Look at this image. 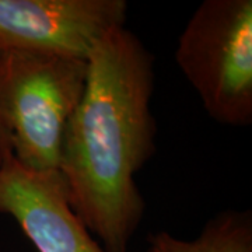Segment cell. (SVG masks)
Returning a JSON list of instances; mask_svg holds the SVG:
<instances>
[{
  "label": "cell",
  "instance_id": "obj_6",
  "mask_svg": "<svg viewBox=\"0 0 252 252\" xmlns=\"http://www.w3.org/2000/svg\"><path fill=\"white\" fill-rule=\"evenodd\" d=\"M146 252H252L250 210H224L210 219L193 240L177 238L167 231L149 235Z\"/></svg>",
  "mask_w": 252,
  "mask_h": 252
},
{
  "label": "cell",
  "instance_id": "obj_2",
  "mask_svg": "<svg viewBox=\"0 0 252 252\" xmlns=\"http://www.w3.org/2000/svg\"><path fill=\"white\" fill-rule=\"evenodd\" d=\"M86 79L87 61L0 49V132L23 167L59 171L63 135Z\"/></svg>",
  "mask_w": 252,
  "mask_h": 252
},
{
  "label": "cell",
  "instance_id": "obj_1",
  "mask_svg": "<svg viewBox=\"0 0 252 252\" xmlns=\"http://www.w3.org/2000/svg\"><path fill=\"white\" fill-rule=\"evenodd\" d=\"M154 56L126 27L87 58V79L63 135L59 172L69 202L105 252H127L146 203L135 182L156 153Z\"/></svg>",
  "mask_w": 252,
  "mask_h": 252
},
{
  "label": "cell",
  "instance_id": "obj_3",
  "mask_svg": "<svg viewBox=\"0 0 252 252\" xmlns=\"http://www.w3.org/2000/svg\"><path fill=\"white\" fill-rule=\"evenodd\" d=\"M175 62L209 117L252 122V1L205 0L178 39Z\"/></svg>",
  "mask_w": 252,
  "mask_h": 252
},
{
  "label": "cell",
  "instance_id": "obj_7",
  "mask_svg": "<svg viewBox=\"0 0 252 252\" xmlns=\"http://www.w3.org/2000/svg\"><path fill=\"white\" fill-rule=\"evenodd\" d=\"M9 153H10L9 143H7V140H6L4 135L0 132V167H1V164H3L4 158L7 157V154Z\"/></svg>",
  "mask_w": 252,
  "mask_h": 252
},
{
  "label": "cell",
  "instance_id": "obj_5",
  "mask_svg": "<svg viewBox=\"0 0 252 252\" xmlns=\"http://www.w3.org/2000/svg\"><path fill=\"white\" fill-rule=\"evenodd\" d=\"M0 213L38 252H105L73 210L61 172H36L7 154L0 167Z\"/></svg>",
  "mask_w": 252,
  "mask_h": 252
},
{
  "label": "cell",
  "instance_id": "obj_4",
  "mask_svg": "<svg viewBox=\"0 0 252 252\" xmlns=\"http://www.w3.org/2000/svg\"><path fill=\"white\" fill-rule=\"evenodd\" d=\"M126 17L125 0H0V49L87 61Z\"/></svg>",
  "mask_w": 252,
  "mask_h": 252
}]
</instances>
